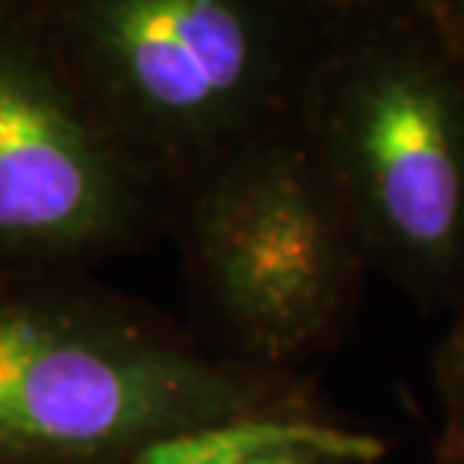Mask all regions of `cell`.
<instances>
[{"label":"cell","mask_w":464,"mask_h":464,"mask_svg":"<svg viewBox=\"0 0 464 464\" xmlns=\"http://www.w3.org/2000/svg\"><path fill=\"white\" fill-rule=\"evenodd\" d=\"M314 404L299 377L202 350L118 295L0 281V464H127L169 434Z\"/></svg>","instance_id":"3"},{"label":"cell","mask_w":464,"mask_h":464,"mask_svg":"<svg viewBox=\"0 0 464 464\" xmlns=\"http://www.w3.org/2000/svg\"><path fill=\"white\" fill-rule=\"evenodd\" d=\"M290 447H335L374 456H389V440L365 425L347 422L323 404L238 416V420L199 425L139 450L127 464H250Z\"/></svg>","instance_id":"6"},{"label":"cell","mask_w":464,"mask_h":464,"mask_svg":"<svg viewBox=\"0 0 464 464\" xmlns=\"http://www.w3.org/2000/svg\"><path fill=\"white\" fill-rule=\"evenodd\" d=\"M299 139L371 272L464 308V54L431 0H335Z\"/></svg>","instance_id":"1"},{"label":"cell","mask_w":464,"mask_h":464,"mask_svg":"<svg viewBox=\"0 0 464 464\" xmlns=\"http://www.w3.org/2000/svg\"><path fill=\"white\" fill-rule=\"evenodd\" d=\"M431 380L440 407L434 459L464 464V308L452 314L450 329L434 347Z\"/></svg>","instance_id":"7"},{"label":"cell","mask_w":464,"mask_h":464,"mask_svg":"<svg viewBox=\"0 0 464 464\" xmlns=\"http://www.w3.org/2000/svg\"><path fill=\"white\" fill-rule=\"evenodd\" d=\"M63 67L124 154L175 199L211 166L299 133L332 4L45 0Z\"/></svg>","instance_id":"2"},{"label":"cell","mask_w":464,"mask_h":464,"mask_svg":"<svg viewBox=\"0 0 464 464\" xmlns=\"http://www.w3.org/2000/svg\"><path fill=\"white\" fill-rule=\"evenodd\" d=\"M169 208L63 67L34 4H0V266L118 254Z\"/></svg>","instance_id":"5"},{"label":"cell","mask_w":464,"mask_h":464,"mask_svg":"<svg viewBox=\"0 0 464 464\" xmlns=\"http://www.w3.org/2000/svg\"><path fill=\"white\" fill-rule=\"evenodd\" d=\"M172 218L224 356L295 374L350 329L371 268L299 133L211 166Z\"/></svg>","instance_id":"4"},{"label":"cell","mask_w":464,"mask_h":464,"mask_svg":"<svg viewBox=\"0 0 464 464\" xmlns=\"http://www.w3.org/2000/svg\"><path fill=\"white\" fill-rule=\"evenodd\" d=\"M431 4L450 43L464 54V0H431Z\"/></svg>","instance_id":"9"},{"label":"cell","mask_w":464,"mask_h":464,"mask_svg":"<svg viewBox=\"0 0 464 464\" xmlns=\"http://www.w3.org/2000/svg\"><path fill=\"white\" fill-rule=\"evenodd\" d=\"M431 464H452V461H443V459H431Z\"/></svg>","instance_id":"10"},{"label":"cell","mask_w":464,"mask_h":464,"mask_svg":"<svg viewBox=\"0 0 464 464\" xmlns=\"http://www.w3.org/2000/svg\"><path fill=\"white\" fill-rule=\"evenodd\" d=\"M250 464H383V461L374 456H362V452L335 450V447H290V450L268 452V456Z\"/></svg>","instance_id":"8"}]
</instances>
